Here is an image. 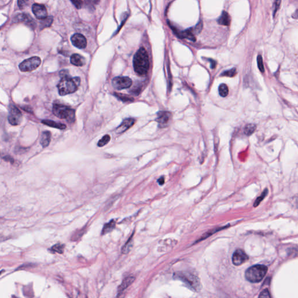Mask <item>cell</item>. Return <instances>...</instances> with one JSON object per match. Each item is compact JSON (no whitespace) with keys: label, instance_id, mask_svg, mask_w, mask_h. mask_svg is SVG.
Instances as JSON below:
<instances>
[{"label":"cell","instance_id":"6da1fadb","mask_svg":"<svg viewBox=\"0 0 298 298\" xmlns=\"http://www.w3.org/2000/svg\"><path fill=\"white\" fill-rule=\"evenodd\" d=\"M133 68L139 75H145L149 71L150 63L147 51L143 47L138 50L133 58Z\"/></svg>","mask_w":298,"mask_h":298},{"label":"cell","instance_id":"7a4b0ae2","mask_svg":"<svg viewBox=\"0 0 298 298\" xmlns=\"http://www.w3.org/2000/svg\"><path fill=\"white\" fill-rule=\"evenodd\" d=\"M81 79L78 77H71L69 75L62 77L57 85L58 93L61 96H65L77 91L80 85Z\"/></svg>","mask_w":298,"mask_h":298},{"label":"cell","instance_id":"3957f363","mask_svg":"<svg viewBox=\"0 0 298 298\" xmlns=\"http://www.w3.org/2000/svg\"><path fill=\"white\" fill-rule=\"evenodd\" d=\"M53 114L60 119H64L70 123L75 121V110L64 105L55 104L52 107Z\"/></svg>","mask_w":298,"mask_h":298},{"label":"cell","instance_id":"277c9868","mask_svg":"<svg viewBox=\"0 0 298 298\" xmlns=\"http://www.w3.org/2000/svg\"><path fill=\"white\" fill-rule=\"evenodd\" d=\"M267 272V267L264 265H256L248 269L245 273L246 278L250 282L261 281Z\"/></svg>","mask_w":298,"mask_h":298},{"label":"cell","instance_id":"5b68a950","mask_svg":"<svg viewBox=\"0 0 298 298\" xmlns=\"http://www.w3.org/2000/svg\"><path fill=\"white\" fill-rule=\"evenodd\" d=\"M41 59L38 56H32L22 62L19 65L22 72H31L36 69L41 64Z\"/></svg>","mask_w":298,"mask_h":298},{"label":"cell","instance_id":"8992f818","mask_svg":"<svg viewBox=\"0 0 298 298\" xmlns=\"http://www.w3.org/2000/svg\"><path fill=\"white\" fill-rule=\"evenodd\" d=\"M8 120L9 124L14 126L19 125L21 123L22 121V114L16 106L13 105H10Z\"/></svg>","mask_w":298,"mask_h":298},{"label":"cell","instance_id":"52a82bcc","mask_svg":"<svg viewBox=\"0 0 298 298\" xmlns=\"http://www.w3.org/2000/svg\"><path fill=\"white\" fill-rule=\"evenodd\" d=\"M112 85L117 90L128 89L132 85V81L128 77H115L112 81Z\"/></svg>","mask_w":298,"mask_h":298},{"label":"cell","instance_id":"ba28073f","mask_svg":"<svg viewBox=\"0 0 298 298\" xmlns=\"http://www.w3.org/2000/svg\"><path fill=\"white\" fill-rule=\"evenodd\" d=\"M32 12L38 19L43 20L47 17V11L43 4H33Z\"/></svg>","mask_w":298,"mask_h":298},{"label":"cell","instance_id":"9c48e42d","mask_svg":"<svg viewBox=\"0 0 298 298\" xmlns=\"http://www.w3.org/2000/svg\"><path fill=\"white\" fill-rule=\"evenodd\" d=\"M71 40L72 45L78 49H85L87 45V40L86 37L80 33H75L73 35L71 38Z\"/></svg>","mask_w":298,"mask_h":298},{"label":"cell","instance_id":"30bf717a","mask_svg":"<svg viewBox=\"0 0 298 298\" xmlns=\"http://www.w3.org/2000/svg\"><path fill=\"white\" fill-rule=\"evenodd\" d=\"M248 256L241 249L237 250L232 256V262L235 266H240L248 260Z\"/></svg>","mask_w":298,"mask_h":298},{"label":"cell","instance_id":"8fae6325","mask_svg":"<svg viewBox=\"0 0 298 298\" xmlns=\"http://www.w3.org/2000/svg\"><path fill=\"white\" fill-rule=\"evenodd\" d=\"M13 22H24L25 24L28 25L29 26L35 28L36 26V23L32 18V17L26 13H19L13 18Z\"/></svg>","mask_w":298,"mask_h":298},{"label":"cell","instance_id":"7c38bea8","mask_svg":"<svg viewBox=\"0 0 298 298\" xmlns=\"http://www.w3.org/2000/svg\"><path fill=\"white\" fill-rule=\"evenodd\" d=\"M171 117V114L168 111H160L157 113L156 120L160 127L167 126L169 123Z\"/></svg>","mask_w":298,"mask_h":298},{"label":"cell","instance_id":"4fadbf2b","mask_svg":"<svg viewBox=\"0 0 298 298\" xmlns=\"http://www.w3.org/2000/svg\"><path fill=\"white\" fill-rule=\"evenodd\" d=\"M135 120L133 118L125 119L122 122L120 125L117 127V129L115 130V132L116 133H119V134L124 133L128 129H129L130 128H131L135 124Z\"/></svg>","mask_w":298,"mask_h":298},{"label":"cell","instance_id":"5bb4252c","mask_svg":"<svg viewBox=\"0 0 298 298\" xmlns=\"http://www.w3.org/2000/svg\"><path fill=\"white\" fill-rule=\"evenodd\" d=\"M172 29H173V32L177 35V36L180 38H182V39L185 38L193 41H195L196 40L195 35L192 32V28L184 30V31H179L177 29L173 28V27H172Z\"/></svg>","mask_w":298,"mask_h":298},{"label":"cell","instance_id":"9a60e30c","mask_svg":"<svg viewBox=\"0 0 298 298\" xmlns=\"http://www.w3.org/2000/svg\"><path fill=\"white\" fill-rule=\"evenodd\" d=\"M70 61L72 64L77 67L83 66L86 63L85 58L78 54H72L71 56Z\"/></svg>","mask_w":298,"mask_h":298},{"label":"cell","instance_id":"2e32d148","mask_svg":"<svg viewBox=\"0 0 298 298\" xmlns=\"http://www.w3.org/2000/svg\"><path fill=\"white\" fill-rule=\"evenodd\" d=\"M135 279V277L132 276L125 278L121 283V285L118 288V295H120L128 287H129L134 282Z\"/></svg>","mask_w":298,"mask_h":298},{"label":"cell","instance_id":"e0dca14e","mask_svg":"<svg viewBox=\"0 0 298 298\" xmlns=\"http://www.w3.org/2000/svg\"><path fill=\"white\" fill-rule=\"evenodd\" d=\"M51 134L49 131H45L41 134L40 144L43 147H46L50 145L51 141Z\"/></svg>","mask_w":298,"mask_h":298},{"label":"cell","instance_id":"ac0fdd59","mask_svg":"<svg viewBox=\"0 0 298 298\" xmlns=\"http://www.w3.org/2000/svg\"><path fill=\"white\" fill-rule=\"evenodd\" d=\"M217 22L218 24L228 26L231 23V17L228 12L223 11L222 12L221 15L218 19Z\"/></svg>","mask_w":298,"mask_h":298},{"label":"cell","instance_id":"d6986e66","mask_svg":"<svg viewBox=\"0 0 298 298\" xmlns=\"http://www.w3.org/2000/svg\"><path fill=\"white\" fill-rule=\"evenodd\" d=\"M41 122L45 125L49 126L50 127H52L54 128H56V129L62 130V129H65L67 128L66 125L63 124L56 122L55 121H51V120H43L41 121Z\"/></svg>","mask_w":298,"mask_h":298},{"label":"cell","instance_id":"ffe728a7","mask_svg":"<svg viewBox=\"0 0 298 298\" xmlns=\"http://www.w3.org/2000/svg\"><path fill=\"white\" fill-rule=\"evenodd\" d=\"M115 226H116V221L114 220H111L110 221L104 224L103 228L102 230L101 234L105 235L111 232L115 228Z\"/></svg>","mask_w":298,"mask_h":298},{"label":"cell","instance_id":"44dd1931","mask_svg":"<svg viewBox=\"0 0 298 298\" xmlns=\"http://www.w3.org/2000/svg\"><path fill=\"white\" fill-rule=\"evenodd\" d=\"M53 22V18L52 16H47L46 18L44 19L41 20L40 24V29H43L50 27Z\"/></svg>","mask_w":298,"mask_h":298},{"label":"cell","instance_id":"7402d4cb","mask_svg":"<svg viewBox=\"0 0 298 298\" xmlns=\"http://www.w3.org/2000/svg\"><path fill=\"white\" fill-rule=\"evenodd\" d=\"M218 92L220 95L222 97H225L228 96L229 93V89L227 85L224 83H222L220 85L218 88Z\"/></svg>","mask_w":298,"mask_h":298},{"label":"cell","instance_id":"603a6c76","mask_svg":"<svg viewBox=\"0 0 298 298\" xmlns=\"http://www.w3.org/2000/svg\"><path fill=\"white\" fill-rule=\"evenodd\" d=\"M256 129V126L253 124H249L245 126L244 129V133L247 136H250L254 132Z\"/></svg>","mask_w":298,"mask_h":298},{"label":"cell","instance_id":"cb8c5ba5","mask_svg":"<svg viewBox=\"0 0 298 298\" xmlns=\"http://www.w3.org/2000/svg\"><path fill=\"white\" fill-rule=\"evenodd\" d=\"M110 139H111L110 136L109 135H105L99 141H98L97 146L100 147H103L109 143V141H110Z\"/></svg>","mask_w":298,"mask_h":298},{"label":"cell","instance_id":"d4e9b609","mask_svg":"<svg viewBox=\"0 0 298 298\" xmlns=\"http://www.w3.org/2000/svg\"><path fill=\"white\" fill-rule=\"evenodd\" d=\"M268 192H269L268 189H266L264 190V192L262 193L261 196H260L259 197H258V199L254 201V207H257V206H258V205H260V203L263 200V199L266 198V196H267V194H268Z\"/></svg>","mask_w":298,"mask_h":298},{"label":"cell","instance_id":"484cf974","mask_svg":"<svg viewBox=\"0 0 298 298\" xmlns=\"http://www.w3.org/2000/svg\"><path fill=\"white\" fill-rule=\"evenodd\" d=\"M133 235H132L130 238L129 239V240L128 241V242L126 243L124 246H123L122 247V253H127L128 252H129V250L131 248V246H132V237H133Z\"/></svg>","mask_w":298,"mask_h":298},{"label":"cell","instance_id":"4316f807","mask_svg":"<svg viewBox=\"0 0 298 298\" xmlns=\"http://www.w3.org/2000/svg\"><path fill=\"white\" fill-rule=\"evenodd\" d=\"M237 69L234 68H232L231 69L226 71L225 72L222 73L221 76L227 77H234L237 75Z\"/></svg>","mask_w":298,"mask_h":298},{"label":"cell","instance_id":"83f0119b","mask_svg":"<svg viewBox=\"0 0 298 298\" xmlns=\"http://www.w3.org/2000/svg\"><path fill=\"white\" fill-rule=\"evenodd\" d=\"M64 245L62 244H56L51 247L52 251L58 253H62L64 252Z\"/></svg>","mask_w":298,"mask_h":298},{"label":"cell","instance_id":"f1b7e54d","mask_svg":"<svg viewBox=\"0 0 298 298\" xmlns=\"http://www.w3.org/2000/svg\"><path fill=\"white\" fill-rule=\"evenodd\" d=\"M202 29H203V22H202V21H200L194 28H192V32L194 33V35H195V34L198 35L199 33L201 32Z\"/></svg>","mask_w":298,"mask_h":298},{"label":"cell","instance_id":"f546056e","mask_svg":"<svg viewBox=\"0 0 298 298\" xmlns=\"http://www.w3.org/2000/svg\"><path fill=\"white\" fill-rule=\"evenodd\" d=\"M257 60H258V68L262 72H264V64H263V58H262V56L258 55V58H257Z\"/></svg>","mask_w":298,"mask_h":298},{"label":"cell","instance_id":"4dcf8cb0","mask_svg":"<svg viewBox=\"0 0 298 298\" xmlns=\"http://www.w3.org/2000/svg\"><path fill=\"white\" fill-rule=\"evenodd\" d=\"M115 96L123 101H132L133 100L132 98H129L128 96H126L125 95L120 94H115Z\"/></svg>","mask_w":298,"mask_h":298},{"label":"cell","instance_id":"1f68e13d","mask_svg":"<svg viewBox=\"0 0 298 298\" xmlns=\"http://www.w3.org/2000/svg\"><path fill=\"white\" fill-rule=\"evenodd\" d=\"M258 298H271L270 292L268 290H263L260 294L259 295Z\"/></svg>","mask_w":298,"mask_h":298},{"label":"cell","instance_id":"d6a6232c","mask_svg":"<svg viewBox=\"0 0 298 298\" xmlns=\"http://www.w3.org/2000/svg\"><path fill=\"white\" fill-rule=\"evenodd\" d=\"M280 1H276L274 3V5H273V15H275V13L278 11V9L279 8L280 4H281Z\"/></svg>","mask_w":298,"mask_h":298},{"label":"cell","instance_id":"836d02e7","mask_svg":"<svg viewBox=\"0 0 298 298\" xmlns=\"http://www.w3.org/2000/svg\"><path fill=\"white\" fill-rule=\"evenodd\" d=\"M71 2H72V3L77 8H78V9H80V8L82 7V6L83 2L81 1H72Z\"/></svg>","mask_w":298,"mask_h":298},{"label":"cell","instance_id":"e575fe53","mask_svg":"<svg viewBox=\"0 0 298 298\" xmlns=\"http://www.w3.org/2000/svg\"><path fill=\"white\" fill-rule=\"evenodd\" d=\"M28 3V1H19L18 2V6L20 8H24V7L27 5V4H25V3Z\"/></svg>","mask_w":298,"mask_h":298},{"label":"cell","instance_id":"d590c367","mask_svg":"<svg viewBox=\"0 0 298 298\" xmlns=\"http://www.w3.org/2000/svg\"><path fill=\"white\" fill-rule=\"evenodd\" d=\"M3 158H4V160H5L6 161H9V162H11V163H13V162H14V160H13L10 156H5Z\"/></svg>","mask_w":298,"mask_h":298},{"label":"cell","instance_id":"8d00e7d4","mask_svg":"<svg viewBox=\"0 0 298 298\" xmlns=\"http://www.w3.org/2000/svg\"><path fill=\"white\" fill-rule=\"evenodd\" d=\"M209 60V61L211 63V68L212 69L215 68H216V66L217 65V62L215 60H211V59H208Z\"/></svg>","mask_w":298,"mask_h":298},{"label":"cell","instance_id":"74e56055","mask_svg":"<svg viewBox=\"0 0 298 298\" xmlns=\"http://www.w3.org/2000/svg\"><path fill=\"white\" fill-rule=\"evenodd\" d=\"M157 182L160 185H163L164 182H165V179H164V177H161L158 180H157Z\"/></svg>","mask_w":298,"mask_h":298},{"label":"cell","instance_id":"f35d334b","mask_svg":"<svg viewBox=\"0 0 298 298\" xmlns=\"http://www.w3.org/2000/svg\"><path fill=\"white\" fill-rule=\"evenodd\" d=\"M3 272H4V270H3V271H0V275L2 274V273H3Z\"/></svg>","mask_w":298,"mask_h":298}]
</instances>
